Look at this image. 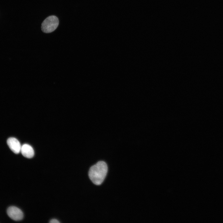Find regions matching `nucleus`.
Here are the masks:
<instances>
[{"label": "nucleus", "mask_w": 223, "mask_h": 223, "mask_svg": "<svg viewBox=\"0 0 223 223\" xmlns=\"http://www.w3.org/2000/svg\"><path fill=\"white\" fill-rule=\"evenodd\" d=\"M7 142L10 148L15 153L18 154L20 151L21 146L16 138H10L7 139Z\"/></svg>", "instance_id": "obj_4"}, {"label": "nucleus", "mask_w": 223, "mask_h": 223, "mask_svg": "<svg viewBox=\"0 0 223 223\" xmlns=\"http://www.w3.org/2000/svg\"><path fill=\"white\" fill-rule=\"evenodd\" d=\"M20 152L25 157L32 158L34 155V151L32 147L28 144H24L21 146Z\"/></svg>", "instance_id": "obj_5"}, {"label": "nucleus", "mask_w": 223, "mask_h": 223, "mask_svg": "<svg viewBox=\"0 0 223 223\" xmlns=\"http://www.w3.org/2000/svg\"><path fill=\"white\" fill-rule=\"evenodd\" d=\"M7 212L8 216L15 221L21 220L23 217V214L22 211L16 207H9L7 210Z\"/></svg>", "instance_id": "obj_3"}, {"label": "nucleus", "mask_w": 223, "mask_h": 223, "mask_svg": "<svg viewBox=\"0 0 223 223\" xmlns=\"http://www.w3.org/2000/svg\"><path fill=\"white\" fill-rule=\"evenodd\" d=\"M50 222L51 223H58L60 222L57 219H52L50 221Z\"/></svg>", "instance_id": "obj_6"}, {"label": "nucleus", "mask_w": 223, "mask_h": 223, "mask_svg": "<svg viewBox=\"0 0 223 223\" xmlns=\"http://www.w3.org/2000/svg\"><path fill=\"white\" fill-rule=\"evenodd\" d=\"M107 170V166L105 162L98 161L90 167L89 172V178L94 184L100 185L104 180Z\"/></svg>", "instance_id": "obj_1"}, {"label": "nucleus", "mask_w": 223, "mask_h": 223, "mask_svg": "<svg viewBox=\"0 0 223 223\" xmlns=\"http://www.w3.org/2000/svg\"><path fill=\"white\" fill-rule=\"evenodd\" d=\"M59 24V20L57 17L54 15L50 16L42 23V30L46 33L52 32L56 29Z\"/></svg>", "instance_id": "obj_2"}]
</instances>
